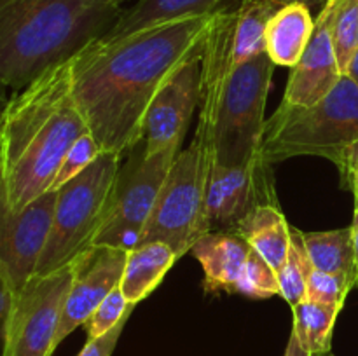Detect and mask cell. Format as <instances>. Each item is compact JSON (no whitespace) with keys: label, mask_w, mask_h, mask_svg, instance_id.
I'll list each match as a JSON object with an SVG mask.
<instances>
[{"label":"cell","mask_w":358,"mask_h":356,"mask_svg":"<svg viewBox=\"0 0 358 356\" xmlns=\"http://www.w3.org/2000/svg\"><path fill=\"white\" fill-rule=\"evenodd\" d=\"M208 168V156L196 140L177 154L138 244L163 241L182 257L212 232L206 215Z\"/></svg>","instance_id":"cell-7"},{"label":"cell","mask_w":358,"mask_h":356,"mask_svg":"<svg viewBox=\"0 0 358 356\" xmlns=\"http://www.w3.org/2000/svg\"><path fill=\"white\" fill-rule=\"evenodd\" d=\"M343 185L346 188L353 192V198H355V205L358 206V168H352V170H346L345 173H341Z\"/></svg>","instance_id":"cell-32"},{"label":"cell","mask_w":358,"mask_h":356,"mask_svg":"<svg viewBox=\"0 0 358 356\" xmlns=\"http://www.w3.org/2000/svg\"><path fill=\"white\" fill-rule=\"evenodd\" d=\"M345 73L358 86V49L355 51V54H353V58L350 59L348 68H346Z\"/></svg>","instance_id":"cell-36"},{"label":"cell","mask_w":358,"mask_h":356,"mask_svg":"<svg viewBox=\"0 0 358 356\" xmlns=\"http://www.w3.org/2000/svg\"><path fill=\"white\" fill-rule=\"evenodd\" d=\"M331 6V34L339 68L345 73L358 49V0H327Z\"/></svg>","instance_id":"cell-23"},{"label":"cell","mask_w":358,"mask_h":356,"mask_svg":"<svg viewBox=\"0 0 358 356\" xmlns=\"http://www.w3.org/2000/svg\"><path fill=\"white\" fill-rule=\"evenodd\" d=\"M261 205H276L271 166L210 164L206 178V215L212 230L233 232Z\"/></svg>","instance_id":"cell-12"},{"label":"cell","mask_w":358,"mask_h":356,"mask_svg":"<svg viewBox=\"0 0 358 356\" xmlns=\"http://www.w3.org/2000/svg\"><path fill=\"white\" fill-rule=\"evenodd\" d=\"M14 295H16V290H14L13 281H10L6 269L0 265V355H2L3 339H6L10 311H13Z\"/></svg>","instance_id":"cell-30"},{"label":"cell","mask_w":358,"mask_h":356,"mask_svg":"<svg viewBox=\"0 0 358 356\" xmlns=\"http://www.w3.org/2000/svg\"><path fill=\"white\" fill-rule=\"evenodd\" d=\"M103 152L101 147L98 145V142L94 140V136L90 131L86 135L80 136L79 140H76L70 150L66 152L65 159H63L62 166H59L58 175H56L55 181L51 185V191H58L62 185H65L66 181L72 180L73 177H77L79 173H83L94 159H96L100 154Z\"/></svg>","instance_id":"cell-28"},{"label":"cell","mask_w":358,"mask_h":356,"mask_svg":"<svg viewBox=\"0 0 358 356\" xmlns=\"http://www.w3.org/2000/svg\"><path fill=\"white\" fill-rule=\"evenodd\" d=\"M55 205L56 191H49L23 209H14L7 201L0 171V265L16 292L34 276L48 239Z\"/></svg>","instance_id":"cell-11"},{"label":"cell","mask_w":358,"mask_h":356,"mask_svg":"<svg viewBox=\"0 0 358 356\" xmlns=\"http://www.w3.org/2000/svg\"><path fill=\"white\" fill-rule=\"evenodd\" d=\"M178 258L177 251L163 241L142 243L128 250L124 272L119 283L124 299L133 306L147 299Z\"/></svg>","instance_id":"cell-17"},{"label":"cell","mask_w":358,"mask_h":356,"mask_svg":"<svg viewBox=\"0 0 358 356\" xmlns=\"http://www.w3.org/2000/svg\"><path fill=\"white\" fill-rule=\"evenodd\" d=\"M339 313V307L311 299H304L292 306V334L310 356H331L332 334Z\"/></svg>","instance_id":"cell-22"},{"label":"cell","mask_w":358,"mask_h":356,"mask_svg":"<svg viewBox=\"0 0 358 356\" xmlns=\"http://www.w3.org/2000/svg\"><path fill=\"white\" fill-rule=\"evenodd\" d=\"M72 59L9 100L0 128V171L14 209L51 191L70 147L90 131L73 96Z\"/></svg>","instance_id":"cell-2"},{"label":"cell","mask_w":358,"mask_h":356,"mask_svg":"<svg viewBox=\"0 0 358 356\" xmlns=\"http://www.w3.org/2000/svg\"><path fill=\"white\" fill-rule=\"evenodd\" d=\"M112 191L107 216L93 244L131 250L140 243L154 205L177 154L149 152L143 140L124 154Z\"/></svg>","instance_id":"cell-8"},{"label":"cell","mask_w":358,"mask_h":356,"mask_svg":"<svg viewBox=\"0 0 358 356\" xmlns=\"http://www.w3.org/2000/svg\"><path fill=\"white\" fill-rule=\"evenodd\" d=\"M358 142V86L343 73L334 87L311 107L282 103L266 119L262 159L271 166L290 157L334 161Z\"/></svg>","instance_id":"cell-4"},{"label":"cell","mask_w":358,"mask_h":356,"mask_svg":"<svg viewBox=\"0 0 358 356\" xmlns=\"http://www.w3.org/2000/svg\"><path fill=\"white\" fill-rule=\"evenodd\" d=\"M304 248L311 265L318 271L352 279L357 283L355 255H353L352 229L324 230V232H303Z\"/></svg>","instance_id":"cell-21"},{"label":"cell","mask_w":358,"mask_h":356,"mask_svg":"<svg viewBox=\"0 0 358 356\" xmlns=\"http://www.w3.org/2000/svg\"><path fill=\"white\" fill-rule=\"evenodd\" d=\"M315 30L311 7L303 2L280 6L268 21L264 51L276 66L294 68L306 51Z\"/></svg>","instance_id":"cell-16"},{"label":"cell","mask_w":358,"mask_h":356,"mask_svg":"<svg viewBox=\"0 0 358 356\" xmlns=\"http://www.w3.org/2000/svg\"><path fill=\"white\" fill-rule=\"evenodd\" d=\"M73 260L44 276H31L14 295L0 356H52Z\"/></svg>","instance_id":"cell-9"},{"label":"cell","mask_w":358,"mask_h":356,"mask_svg":"<svg viewBox=\"0 0 358 356\" xmlns=\"http://www.w3.org/2000/svg\"><path fill=\"white\" fill-rule=\"evenodd\" d=\"M121 13L87 0H0V82L21 91L105 37Z\"/></svg>","instance_id":"cell-3"},{"label":"cell","mask_w":358,"mask_h":356,"mask_svg":"<svg viewBox=\"0 0 358 356\" xmlns=\"http://www.w3.org/2000/svg\"><path fill=\"white\" fill-rule=\"evenodd\" d=\"M243 237L276 272L283 267L290 250L292 232L278 205H261L252 209L233 230Z\"/></svg>","instance_id":"cell-19"},{"label":"cell","mask_w":358,"mask_h":356,"mask_svg":"<svg viewBox=\"0 0 358 356\" xmlns=\"http://www.w3.org/2000/svg\"><path fill=\"white\" fill-rule=\"evenodd\" d=\"M222 2L224 0H138L128 9H122L114 27L101 38L117 40L156 24L171 23L185 17L206 16L219 10Z\"/></svg>","instance_id":"cell-18"},{"label":"cell","mask_w":358,"mask_h":356,"mask_svg":"<svg viewBox=\"0 0 358 356\" xmlns=\"http://www.w3.org/2000/svg\"><path fill=\"white\" fill-rule=\"evenodd\" d=\"M91 3H96V6H121L124 0H87Z\"/></svg>","instance_id":"cell-38"},{"label":"cell","mask_w":358,"mask_h":356,"mask_svg":"<svg viewBox=\"0 0 358 356\" xmlns=\"http://www.w3.org/2000/svg\"><path fill=\"white\" fill-rule=\"evenodd\" d=\"M236 293L248 299H269L273 295H280L278 272L252 250L243 276L236 286Z\"/></svg>","instance_id":"cell-25"},{"label":"cell","mask_w":358,"mask_h":356,"mask_svg":"<svg viewBox=\"0 0 358 356\" xmlns=\"http://www.w3.org/2000/svg\"><path fill=\"white\" fill-rule=\"evenodd\" d=\"M121 154L101 152L83 173L56 191V205L44 250L35 276H44L69 265L93 239L107 216Z\"/></svg>","instance_id":"cell-5"},{"label":"cell","mask_w":358,"mask_h":356,"mask_svg":"<svg viewBox=\"0 0 358 356\" xmlns=\"http://www.w3.org/2000/svg\"><path fill=\"white\" fill-rule=\"evenodd\" d=\"M191 253L201 264L206 292L236 293L252 248L236 232L212 230L192 246Z\"/></svg>","instance_id":"cell-15"},{"label":"cell","mask_w":358,"mask_h":356,"mask_svg":"<svg viewBox=\"0 0 358 356\" xmlns=\"http://www.w3.org/2000/svg\"><path fill=\"white\" fill-rule=\"evenodd\" d=\"M283 356H310V353H306L303 348H301V344H299V341L296 339V335L290 332L289 342H287L285 355Z\"/></svg>","instance_id":"cell-34"},{"label":"cell","mask_w":358,"mask_h":356,"mask_svg":"<svg viewBox=\"0 0 358 356\" xmlns=\"http://www.w3.org/2000/svg\"><path fill=\"white\" fill-rule=\"evenodd\" d=\"M332 163L338 166L339 173H345L346 170H352V168H358V142L341 150Z\"/></svg>","instance_id":"cell-31"},{"label":"cell","mask_w":358,"mask_h":356,"mask_svg":"<svg viewBox=\"0 0 358 356\" xmlns=\"http://www.w3.org/2000/svg\"><path fill=\"white\" fill-rule=\"evenodd\" d=\"M275 66L264 51L231 72L205 147L210 164L269 166L262 159V138Z\"/></svg>","instance_id":"cell-6"},{"label":"cell","mask_w":358,"mask_h":356,"mask_svg":"<svg viewBox=\"0 0 358 356\" xmlns=\"http://www.w3.org/2000/svg\"><path fill=\"white\" fill-rule=\"evenodd\" d=\"M201 56L203 45L168 77L149 105L142 128L149 152H180L194 108L199 107Z\"/></svg>","instance_id":"cell-10"},{"label":"cell","mask_w":358,"mask_h":356,"mask_svg":"<svg viewBox=\"0 0 358 356\" xmlns=\"http://www.w3.org/2000/svg\"><path fill=\"white\" fill-rule=\"evenodd\" d=\"M341 75L332 44L331 6L325 0L324 7L315 17L310 44L290 72L282 103L290 107H311L338 84Z\"/></svg>","instance_id":"cell-14"},{"label":"cell","mask_w":358,"mask_h":356,"mask_svg":"<svg viewBox=\"0 0 358 356\" xmlns=\"http://www.w3.org/2000/svg\"><path fill=\"white\" fill-rule=\"evenodd\" d=\"M352 229V241H353V255H355V271H357V283L355 288H358V206L355 205V212H353V222L350 225Z\"/></svg>","instance_id":"cell-33"},{"label":"cell","mask_w":358,"mask_h":356,"mask_svg":"<svg viewBox=\"0 0 358 356\" xmlns=\"http://www.w3.org/2000/svg\"><path fill=\"white\" fill-rule=\"evenodd\" d=\"M9 100L10 98L7 96V86L3 82H0V128H2L3 117H6L7 107H9Z\"/></svg>","instance_id":"cell-35"},{"label":"cell","mask_w":358,"mask_h":356,"mask_svg":"<svg viewBox=\"0 0 358 356\" xmlns=\"http://www.w3.org/2000/svg\"><path fill=\"white\" fill-rule=\"evenodd\" d=\"M276 2H280V3H289V2H303V3H306V6H310L311 9H318V10H320L322 7H324L325 0H276Z\"/></svg>","instance_id":"cell-37"},{"label":"cell","mask_w":358,"mask_h":356,"mask_svg":"<svg viewBox=\"0 0 358 356\" xmlns=\"http://www.w3.org/2000/svg\"><path fill=\"white\" fill-rule=\"evenodd\" d=\"M128 250L93 244L73 258V278L63 304L55 348L86 323L101 300L121 283Z\"/></svg>","instance_id":"cell-13"},{"label":"cell","mask_w":358,"mask_h":356,"mask_svg":"<svg viewBox=\"0 0 358 356\" xmlns=\"http://www.w3.org/2000/svg\"><path fill=\"white\" fill-rule=\"evenodd\" d=\"M355 288V283L343 276L329 274V272L318 271L313 265H310L308 271V285H306V299L315 302L327 304L343 309L348 293Z\"/></svg>","instance_id":"cell-27"},{"label":"cell","mask_w":358,"mask_h":356,"mask_svg":"<svg viewBox=\"0 0 358 356\" xmlns=\"http://www.w3.org/2000/svg\"><path fill=\"white\" fill-rule=\"evenodd\" d=\"M280 6L283 3L276 0H241L229 10L227 51L233 70L264 52L266 27Z\"/></svg>","instance_id":"cell-20"},{"label":"cell","mask_w":358,"mask_h":356,"mask_svg":"<svg viewBox=\"0 0 358 356\" xmlns=\"http://www.w3.org/2000/svg\"><path fill=\"white\" fill-rule=\"evenodd\" d=\"M292 241H290V250L287 255V260L283 267L278 271L280 295L289 302V306H296L301 300L306 299V285H308V271H310V258H308L306 248H304L301 230L296 227H290Z\"/></svg>","instance_id":"cell-24"},{"label":"cell","mask_w":358,"mask_h":356,"mask_svg":"<svg viewBox=\"0 0 358 356\" xmlns=\"http://www.w3.org/2000/svg\"><path fill=\"white\" fill-rule=\"evenodd\" d=\"M136 306L129 304L122 295L121 288H114L103 300L100 306L91 313L87 318L84 328L87 332V339H96L110 332L112 328L117 327L121 321L128 320L129 314L133 313Z\"/></svg>","instance_id":"cell-26"},{"label":"cell","mask_w":358,"mask_h":356,"mask_svg":"<svg viewBox=\"0 0 358 356\" xmlns=\"http://www.w3.org/2000/svg\"><path fill=\"white\" fill-rule=\"evenodd\" d=\"M215 13L117 40L98 38L72 59L73 96L103 152L124 156L142 140L149 105L168 77L201 49Z\"/></svg>","instance_id":"cell-1"},{"label":"cell","mask_w":358,"mask_h":356,"mask_svg":"<svg viewBox=\"0 0 358 356\" xmlns=\"http://www.w3.org/2000/svg\"><path fill=\"white\" fill-rule=\"evenodd\" d=\"M126 323H128V320L121 321L117 327L112 328L110 332H107V334L101 335V337L87 339L86 346L80 349V353L77 356H112L119 339H121L122 332H124Z\"/></svg>","instance_id":"cell-29"}]
</instances>
